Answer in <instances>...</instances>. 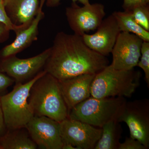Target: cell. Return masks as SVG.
Instances as JSON below:
<instances>
[{
    "instance_id": "obj_1",
    "label": "cell",
    "mask_w": 149,
    "mask_h": 149,
    "mask_svg": "<svg viewBox=\"0 0 149 149\" xmlns=\"http://www.w3.org/2000/svg\"><path fill=\"white\" fill-rule=\"evenodd\" d=\"M50 48L44 70L59 81L82 74L96 75L109 65L107 56L91 49L76 34L58 32Z\"/></svg>"
},
{
    "instance_id": "obj_2",
    "label": "cell",
    "mask_w": 149,
    "mask_h": 149,
    "mask_svg": "<svg viewBox=\"0 0 149 149\" xmlns=\"http://www.w3.org/2000/svg\"><path fill=\"white\" fill-rule=\"evenodd\" d=\"M28 101L34 116H47L58 122L68 117L59 81L47 72L32 85Z\"/></svg>"
},
{
    "instance_id": "obj_3",
    "label": "cell",
    "mask_w": 149,
    "mask_h": 149,
    "mask_svg": "<svg viewBox=\"0 0 149 149\" xmlns=\"http://www.w3.org/2000/svg\"><path fill=\"white\" fill-rule=\"evenodd\" d=\"M141 73L134 68L114 69L109 65L95 75L91 87V97L97 98L130 97L140 85Z\"/></svg>"
},
{
    "instance_id": "obj_4",
    "label": "cell",
    "mask_w": 149,
    "mask_h": 149,
    "mask_svg": "<svg viewBox=\"0 0 149 149\" xmlns=\"http://www.w3.org/2000/svg\"><path fill=\"white\" fill-rule=\"evenodd\" d=\"M126 101L123 97H91L70 110L68 118L102 128L109 121L118 120Z\"/></svg>"
},
{
    "instance_id": "obj_5",
    "label": "cell",
    "mask_w": 149,
    "mask_h": 149,
    "mask_svg": "<svg viewBox=\"0 0 149 149\" xmlns=\"http://www.w3.org/2000/svg\"><path fill=\"white\" fill-rule=\"evenodd\" d=\"M46 72L43 70L26 83H15L10 92L0 96L7 130L25 127L35 116L28 103L29 92L35 81Z\"/></svg>"
},
{
    "instance_id": "obj_6",
    "label": "cell",
    "mask_w": 149,
    "mask_h": 149,
    "mask_svg": "<svg viewBox=\"0 0 149 149\" xmlns=\"http://www.w3.org/2000/svg\"><path fill=\"white\" fill-rule=\"evenodd\" d=\"M50 53L49 47L29 58H19L14 55L0 59V72L11 77L15 83H26L44 70Z\"/></svg>"
},
{
    "instance_id": "obj_7",
    "label": "cell",
    "mask_w": 149,
    "mask_h": 149,
    "mask_svg": "<svg viewBox=\"0 0 149 149\" xmlns=\"http://www.w3.org/2000/svg\"><path fill=\"white\" fill-rule=\"evenodd\" d=\"M128 126L130 136L149 148V100L146 98L125 103L118 119Z\"/></svg>"
},
{
    "instance_id": "obj_8",
    "label": "cell",
    "mask_w": 149,
    "mask_h": 149,
    "mask_svg": "<svg viewBox=\"0 0 149 149\" xmlns=\"http://www.w3.org/2000/svg\"><path fill=\"white\" fill-rule=\"evenodd\" d=\"M104 7L100 3H89L80 7L72 3L67 7L65 15L74 34L82 36L97 29L105 16Z\"/></svg>"
},
{
    "instance_id": "obj_9",
    "label": "cell",
    "mask_w": 149,
    "mask_h": 149,
    "mask_svg": "<svg viewBox=\"0 0 149 149\" xmlns=\"http://www.w3.org/2000/svg\"><path fill=\"white\" fill-rule=\"evenodd\" d=\"M61 136L63 143L71 144L77 149H94L102 133L97 128L68 118L60 122Z\"/></svg>"
},
{
    "instance_id": "obj_10",
    "label": "cell",
    "mask_w": 149,
    "mask_h": 149,
    "mask_svg": "<svg viewBox=\"0 0 149 149\" xmlns=\"http://www.w3.org/2000/svg\"><path fill=\"white\" fill-rule=\"evenodd\" d=\"M143 40L137 35L120 32L113 48L111 65L119 70H130L138 65Z\"/></svg>"
},
{
    "instance_id": "obj_11",
    "label": "cell",
    "mask_w": 149,
    "mask_h": 149,
    "mask_svg": "<svg viewBox=\"0 0 149 149\" xmlns=\"http://www.w3.org/2000/svg\"><path fill=\"white\" fill-rule=\"evenodd\" d=\"M29 136L41 149H62L60 122L45 116H35L25 126Z\"/></svg>"
},
{
    "instance_id": "obj_12",
    "label": "cell",
    "mask_w": 149,
    "mask_h": 149,
    "mask_svg": "<svg viewBox=\"0 0 149 149\" xmlns=\"http://www.w3.org/2000/svg\"><path fill=\"white\" fill-rule=\"evenodd\" d=\"M94 34L89 35L85 33L81 37L88 47L107 56L111 53L121 32L113 14L103 19Z\"/></svg>"
},
{
    "instance_id": "obj_13",
    "label": "cell",
    "mask_w": 149,
    "mask_h": 149,
    "mask_svg": "<svg viewBox=\"0 0 149 149\" xmlns=\"http://www.w3.org/2000/svg\"><path fill=\"white\" fill-rule=\"evenodd\" d=\"M46 0H3L7 14L13 24L21 30L31 24Z\"/></svg>"
},
{
    "instance_id": "obj_14",
    "label": "cell",
    "mask_w": 149,
    "mask_h": 149,
    "mask_svg": "<svg viewBox=\"0 0 149 149\" xmlns=\"http://www.w3.org/2000/svg\"><path fill=\"white\" fill-rule=\"evenodd\" d=\"M95 74H85L59 81L63 98L70 111L91 97V87Z\"/></svg>"
},
{
    "instance_id": "obj_15",
    "label": "cell",
    "mask_w": 149,
    "mask_h": 149,
    "mask_svg": "<svg viewBox=\"0 0 149 149\" xmlns=\"http://www.w3.org/2000/svg\"><path fill=\"white\" fill-rule=\"evenodd\" d=\"M43 7L40 8L29 27L16 32V38L13 42L0 50V59L16 55L29 47L33 42L38 40L39 24L45 17Z\"/></svg>"
},
{
    "instance_id": "obj_16",
    "label": "cell",
    "mask_w": 149,
    "mask_h": 149,
    "mask_svg": "<svg viewBox=\"0 0 149 149\" xmlns=\"http://www.w3.org/2000/svg\"><path fill=\"white\" fill-rule=\"evenodd\" d=\"M38 148L25 127L7 130L0 137V149H36Z\"/></svg>"
},
{
    "instance_id": "obj_17",
    "label": "cell",
    "mask_w": 149,
    "mask_h": 149,
    "mask_svg": "<svg viewBox=\"0 0 149 149\" xmlns=\"http://www.w3.org/2000/svg\"><path fill=\"white\" fill-rule=\"evenodd\" d=\"M117 120H112L102 127L100 138L94 149H118L121 128Z\"/></svg>"
},
{
    "instance_id": "obj_18",
    "label": "cell",
    "mask_w": 149,
    "mask_h": 149,
    "mask_svg": "<svg viewBox=\"0 0 149 149\" xmlns=\"http://www.w3.org/2000/svg\"><path fill=\"white\" fill-rule=\"evenodd\" d=\"M112 14L120 32L132 33L140 37L143 41L149 42V32L137 23L131 12L115 11Z\"/></svg>"
},
{
    "instance_id": "obj_19",
    "label": "cell",
    "mask_w": 149,
    "mask_h": 149,
    "mask_svg": "<svg viewBox=\"0 0 149 149\" xmlns=\"http://www.w3.org/2000/svg\"><path fill=\"white\" fill-rule=\"evenodd\" d=\"M131 12L133 18L137 23L149 32V4L137 7Z\"/></svg>"
},
{
    "instance_id": "obj_20",
    "label": "cell",
    "mask_w": 149,
    "mask_h": 149,
    "mask_svg": "<svg viewBox=\"0 0 149 149\" xmlns=\"http://www.w3.org/2000/svg\"><path fill=\"white\" fill-rule=\"evenodd\" d=\"M137 66L141 68L145 73V80L149 87V42L143 41L141 56Z\"/></svg>"
},
{
    "instance_id": "obj_21",
    "label": "cell",
    "mask_w": 149,
    "mask_h": 149,
    "mask_svg": "<svg viewBox=\"0 0 149 149\" xmlns=\"http://www.w3.org/2000/svg\"><path fill=\"white\" fill-rule=\"evenodd\" d=\"M0 22L4 24L10 31H13L15 33L21 30L19 27L14 25L11 22L6 12L3 0H0Z\"/></svg>"
},
{
    "instance_id": "obj_22",
    "label": "cell",
    "mask_w": 149,
    "mask_h": 149,
    "mask_svg": "<svg viewBox=\"0 0 149 149\" xmlns=\"http://www.w3.org/2000/svg\"><path fill=\"white\" fill-rule=\"evenodd\" d=\"M118 149H147L140 141L132 137H127L125 141L119 144Z\"/></svg>"
},
{
    "instance_id": "obj_23",
    "label": "cell",
    "mask_w": 149,
    "mask_h": 149,
    "mask_svg": "<svg viewBox=\"0 0 149 149\" xmlns=\"http://www.w3.org/2000/svg\"><path fill=\"white\" fill-rule=\"evenodd\" d=\"M149 0H123V7L124 11L131 12L139 6L149 4Z\"/></svg>"
},
{
    "instance_id": "obj_24",
    "label": "cell",
    "mask_w": 149,
    "mask_h": 149,
    "mask_svg": "<svg viewBox=\"0 0 149 149\" xmlns=\"http://www.w3.org/2000/svg\"><path fill=\"white\" fill-rule=\"evenodd\" d=\"M15 83V80L5 73L0 72V96L4 95L8 88Z\"/></svg>"
},
{
    "instance_id": "obj_25",
    "label": "cell",
    "mask_w": 149,
    "mask_h": 149,
    "mask_svg": "<svg viewBox=\"0 0 149 149\" xmlns=\"http://www.w3.org/2000/svg\"><path fill=\"white\" fill-rule=\"evenodd\" d=\"M61 0H46L45 3L48 7L54 8L58 6L60 3ZM72 3H76L77 1L83 4V5L90 3L89 0H72Z\"/></svg>"
},
{
    "instance_id": "obj_26",
    "label": "cell",
    "mask_w": 149,
    "mask_h": 149,
    "mask_svg": "<svg viewBox=\"0 0 149 149\" xmlns=\"http://www.w3.org/2000/svg\"><path fill=\"white\" fill-rule=\"evenodd\" d=\"M10 31L4 24L0 22V43L3 42L8 39Z\"/></svg>"
},
{
    "instance_id": "obj_27",
    "label": "cell",
    "mask_w": 149,
    "mask_h": 149,
    "mask_svg": "<svg viewBox=\"0 0 149 149\" xmlns=\"http://www.w3.org/2000/svg\"><path fill=\"white\" fill-rule=\"evenodd\" d=\"M6 131L7 128H6L4 120L1 104L0 100V137L4 135Z\"/></svg>"
}]
</instances>
